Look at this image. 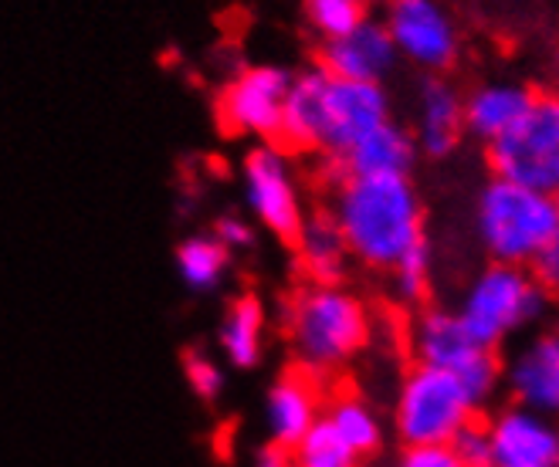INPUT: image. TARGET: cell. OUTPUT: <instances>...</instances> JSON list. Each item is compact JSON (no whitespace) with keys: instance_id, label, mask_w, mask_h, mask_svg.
<instances>
[{"instance_id":"obj_1","label":"cell","mask_w":559,"mask_h":467,"mask_svg":"<svg viewBox=\"0 0 559 467\" xmlns=\"http://www.w3.org/2000/svg\"><path fill=\"white\" fill-rule=\"evenodd\" d=\"M329 217L349 254L373 272H393L424 241V207L407 177H340Z\"/></svg>"},{"instance_id":"obj_2","label":"cell","mask_w":559,"mask_h":467,"mask_svg":"<svg viewBox=\"0 0 559 467\" xmlns=\"http://www.w3.org/2000/svg\"><path fill=\"white\" fill-rule=\"evenodd\" d=\"M383 122H390V98L383 85L349 82L329 75L325 69H309L292 79L278 140L295 149H319L340 159Z\"/></svg>"},{"instance_id":"obj_3","label":"cell","mask_w":559,"mask_h":467,"mask_svg":"<svg viewBox=\"0 0 559 467\" xmlns=\"http://www.w3.org/2000/svg\"><path fill=\"white\" fill-rule=\"evenodd\" d=\"M285 332L299 370L322 376L353 362L370 343V312L343 285H306L285 309Z\"/></svg>"},{"instance_id":"obj_4","label":"cell","mask_w":559,"mask_h":467,"mask_svg":"<svg viewBox=\"0 0 559 467\" xmlns=\"http://www.w3.org/2000/svg\"><path fill=\"white\" fill-rule=\"evenodd\" d=\"M556 230L559 200L552 193L491 177L475 196V238L499 264L533 268Z\"/></svg>"},{"instance_id":"obj_5","label":"cell","mask_w":559,"mask_h":467,"mask_svg":"<svg viewBox=\"0 0 559 467\" xmlns=\"http://www.w3.org/2000/svg\"><path fill=\"white\" fill-rule=\"evenodd\" d=\"M546 312L549 288L530 268L499 261H491L468 282L462 306H457V315L475 332V339L491 349L536 328Z\"/></svg>"},{"instance_id":"obj_6","label":"cell","mask_w":559,"mask_h":467,"mask_svg":"<svg viewBox=\"0 0 559 467\" xmlns=\"http://www.w3.org/2000/svg\"><path fill=\"white\" fill-rule=\"evenodd\" d=\"M411 352L420 366H435L462 380L478 407H485L502 386V362L496 349L475 339L457 309H424L411 322Z\"/></svg>"},{"instance_id":"obj_7","label":"cell","mask_w":559,"mask_h":467,"mask_svg":"<svg viewBox=\"0 0 559 467\" xmlns=\"http://www.w3.org/2000/svg\"><path fill=\"white\" fill-rule=\"evenodd\" d=\"M478 410L481 407L462 386V380L417 362L401 380L397 404H393V427H397V438L407 447L451 444L468 423H475Z\"/></svg>"},{"instance_id":"obj_8","label":"cell","mask_w":559,"mask_h":467,"mask_svg":"<svg viewBox=\"0 0 559 467\" xmlns=\"http://www.w3.org/2000/svg\"><path fill=\"white\" fill-rule=\"evenodd\" d=\"M491 173L533 187L543 193H559V92L533 95L525 116L502 140L488 143Z\"/></svg>"},{"instance_id":"obj_9","label":"cell","mask_w":559,"mask_h":467,"mask_svg":"<svg viewBox=\"0 0 559 467\" xmlns=\"http://www.w3.org/2000/svg\"><path fill=\"white\" fill-rule=\"evenodd\" d=\"M383 27L404 61L420 72H444L457 58V27L441 0H386Z\"/></svg>"},{"instance_id":"obj_10","label":"cell","mask_w":559,"mask_h":467,"mask_svg":"<svg viewBox=\"0 0 559 467\" xmlns=\"http://www.w3.org/2000/svg\"><path fill=\"white\" fill-rule=\"evenodd\" d=\"M245 196L251 214L269 227L275 238L295 241L306 211H302V193L299 180L292 173V163L285 149L278 146H254L245 156Z\"/></svg>"},{"instance_id":"obj_11","label":"cell","mask_w":559,"mask_h":467,"mask_svg":"<svg viewBox=\"0 0 559 467\" xmlns=\"http://www.w3.org/2000/svg\"><path fill=\"white\" fill-rule=\"evenodd\" d=\"M292 79L295 75H288L278 64H254V69H245L221 95L217 116L224 129L238 132V136L278 140Z\"/></svg>"},{"instance_id":"obj_12","label":"cell","mask_w":559,"mask_h":467,"mask_svg":"<svg viewBox=\"0 0 559 467\" xmlns=\"http://www.w3.org/2000/svg\"><path fill=\"white\" fill-rule=\"evenodd\" d=\"M512 404L559 420V325L533 328L502 362Z\"/></svg>"},{"instance_id":"obj_13","label":"cell","mask_w":559,"mask_h":467,"mask_svg":"<svg viewBox=\"0 0 559 467\" xmlns=\"http://www.w3.org/2000/svg\"><path fill=\"white\" fill-rule=\"evenodd\" d=\"M485 427L491 467H559V420L509 404Z\"/></svg>"},{"instance_id":"obj_14","label":"cell","mask_w":559,"mask_h":467,"mask_svg":"<svg viewBox=\"0 0 559 467\" xmlns=\"http://www.w3.org/2000/svg\"><path fill=\"white\" fill-rule=\"evenodd\" d=\"M397 61H401V55H397V48H393L383 21L367 17L356 31H349V35L322 45L319 69H325L336 79L383 85V79L397 69Z\"/></svg>"},{"instance_id":"obj_15","label":"cell","mask_w":559,"mask_h":467,"mask_svg":"<svg viewBox=\"0 0 559 467\" xmlns=\"http://www.w3.org/2000/svg\"><path fill=\"white\" fill-rule=\"evenodd\" d=\"M465 136V95L444 79H424L414 98V140L427 156H448Z\"/></svg>"},{"instance_id":"obj_16","label":"cell","mask_w":559,"mask_h":467,"mask_svg":"<svg viewBox=\"0 0 559 467\" xmlns=\"http://www.w3.org/2000/svg\"><path fill=\"white\" fill-rule=\"evenodd\" d=\"M265 417H269V433L272 444L292 451L306 433L316 427V420L322 417V399H319V386L316 376L306 370H292L285 373L265 399Z\"/></svg>"},{"instance_id":"obj_17","label":"cell","mask_w":559,"mask_h":467,"mask_svg":"<svg viewBox=\"0 0 559 467\" xmlns=\"http://www.w3.org/2000/svg\"><path fill=\"white\" fill-rule=\"evenodd\" d=\"M417 140L414 132L401 122H383L373 132H367L356 146H349L336 163L340 177H407L417 159Z\"/></svg>"},{"instance_id":"obj_18","label":"cell","mask_w":559,"mask_h":467,"mask_svg":"<svg viewBox=\"0 0 559 467\" xmlns=\"http://www.w3.org/2000/svg\"><path fill=\"white\" fill-rule=\"evenodd\" d=\"M533 92L515 82H488L465 95V132L481 143H496L525 116Z\"/></svg>"},{"instance_id":"obj_19","label":"cell","mask_w":559,"mask_h":467,"mask_svg":"<svg viewBox=\"0 0 559 467\" xmlns=\"http://www.w3.org/2000/svg\"><path fill=\"white\" fill-rule=\"evenodd\" d=\"M292 244H295V254H299V264L312 285H340L343 282L353 254L343 241V230L336 227L333 217H329V211L306 217Z\"/></svg>"},{"instance_id":"obj_20","label":"cell","mask_w":559,"mask_h":467,"mask_svg":"<svg viewBox=\"0 0 559 467\" xmlns=\"http://www.w3.org/2000/svg\"><path fill=\"white\" fill-rule=\"evenodd\" d=\"M265 306L254 295H241L235 298L224 312L221 322V349L227 356V362L238 366V370H251V366L261 362V352H265Z\"/></svg>"},{"instance_id":"obj_21","label":"cell","mask_w":559,"mask_h":467,"mask_svg":"<svg viewBox=\"0 0 559 467\" xmlns=\"http://www.w3.org/2000/svg\"><path fill=\"white\" fill-rule=\"evenodd\" d=\"M325 423L333 427L340 438L359 454V457H370L380 451L383 444V420L380 414L359 396H336L333 404L325 407Z\"/></svg>"},{"instance_id":"obj_22","label":"cell","mask_w":559,"mask_h":467,"mask_svg":"<svg viewBox=\"0 0 559 467\" xmlns=\"http://www.w3.org/2000/svg\"><path fill=\"white\" fill-rule=\"evenodd\" d=\"M227 268H231V251H227L214 234L211 238H187L177 248V275L190 291L217 288Z\"/></svg>"},{"instance_id":"obj_23","label":"cell","mask_w":559,"mask_h":467,"mask_svg":"<svg viewBox=\"0 0 559 467\" xmlns=\"http://www.w3.org/2000/svg\"><path fill=\"white\" fill-rule=\"evenodd\" d=\"M292 460L295 467H359L364 457L325 423V417H319L316 427L292 447Z\"/></svg>"},{"instance_id":"obj_24","label":"cell","mask_w":559,"mask_h":467,"mask_svg":"<svg viewBox=\"0 0 559 467\" xmlns=\"http://www.w3.org/2000/svg\"><path fill=\"white\" fill-rule=\"evenodd\" d=\"M306 17L322 41H336L367 21V0H306Z\"/></svg>"},{"instance_id":"obj_25","label":"cell","mask_w":559,"mask_h":467,"mask_svg":"<svg viewBox=\"0 0 559 467\" xmlns=\"http://www.w3.org/2000/svg\"><path fill=\"white\" fill-rule=\"evenodd\" d=\"M390 275H393V291H397L404 302H420L427 288H431V275H435V254H431L427 238L393 264Z\"/></svg>"},{"instance_id":"obj_26","label":"cell","mask_w":559,"mask_h":467,"mask_svg":"<svg viewBox=\"0 0 559 467\" xmlns=\"http://www.w3.org/2000/svg\"><path fill=\"white\" fill-rule=\"evenodd\" d=\"M183 376H187L190 390L197 393V399H204V404H214V399L221 396V390H224L221 366L201 349H187L183 352Z\"/></svg>"},{"instance_id":"obj_27","label":"cell","mask_w":559,"mask_h":467,"mask_svg":"<svg viewBox=\"0 0 559 467\" xmlns=\"http://www.w3.org/2000/svg\"><path fill=\"white\" fill-rule=\"evenodd\" d=\"M457 460L465 467H491V441H488V427L485 423H468L457 438L451 441Z\"/></svg>"},{"instance_id":"obj_28","label":"cell","mask_w":559,"mask_h":467,"mask_svg":"<svg viewBox=\"0 0 559 467\" xmlns=\"http://www.w3.org/2000/svg\"><path fill=\"white\" fill-rule=\"evenodd\" d=\"M393 467H465L457 460L451 444H424V447H404Z\"/></svg>"},{"instance_id":"obj_29","label":"cell","mask_w":559,"mask_h":467,"mask_svg":"<svg viewBox=\"0 0 559 467\" xmlns=\"http://www.w3.org/2000/svg\"><path fill=\"white\" fill-rule=\"evenodd\" d=\"M214 238L227 248V251H245L254 244V227L238 217V214H224L214 220Z\"/></svg>"},{"instance_id":"obj_30","label":"cell","mask_w":559,"mask_h":467,"mask_svg":"<svg viewBox=\"0 0 559 467\" xmlns=\"http://www.w3.org/2000/svg\"><path fill=\"white\" fill-rule=\"evenodd\" d=\"M533 275H536L549 291H559V230L546 241V248L536 254V261H533Z\"/></svg>"},{"instance_id":"obj_31","label":"cell","mask_w":559,"mask_h":467,"mask_svg":"<svg viewBox=\"0 0 559 467\" xmlns=\"http://www.w3.org/2000/svg\"><path fill=\"white\" fill-rule=\"evenodd\" d=\"M254 467H295V460H292V451L272 444V447H265V451L258 454Z\"/></svg>"},{"instance_id":"obj_32","label":"cell","mask_w":559,"mask_h":467,"mask_svg":"<svg viewBox=\"0 0 559 467\" xmlns=\"http://www.w3.org/2000/svg\"><path fill=\"white\" fill-rule=\"evenodd\" d=\"M556 200H559V193H556Z\"/></svg>"}]
</instances>
